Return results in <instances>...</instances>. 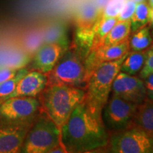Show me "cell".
Wrapping results in <instances>:
<instances>
[{"label": "cell", "instance_id": "cell-1", "mask_svg": "<svg viewBox=\"0 0 153 153\" xmlns=\"http://www.w3.org/2000/svg\"><path fill=\"white\" fill-rule=\"evenodd\" d=\"M109 136L102 118L91 111L84 100L61 128V143L67 152H87L106 146Z\"/></svg>", "mask_w": 153, "mask_h": 153}, {"label": "cell", "instance_id": "cell-2", "mask_svg": "<svg viewBox=\"0 0 153 153\" xmlns=\"http://www.w3.org/2000/svg\"><path fill=\"white\" fill-rule=\"evenodd\" d=\"M42 93L41 108L60 130L76 106L85 100L86 95L79 87L62 85H48Z\"/></svg>", "mask_w": 153, "mask_h": 153}, {"label": "cell", "instance_id": "cell-3", "mask_svg": "<svg viewBox=\"0 0 153 153\" xmlns=\"http://www.w3.org/2000/svg\"><path fill=\"white\" fill-rule=\"evenodd\" d=\"M126 55L117 60L101 63L88 79L85 101L91 111L99 117L101 118L103 108L111 91L113 82L119 73L120 66Z\"/></svg>", "mask_w": 153, "mask_h": 153}, {"label": "cell", "instance_id": "cell-4", "mask_svg": "<svg viewBox=\"0 0 153 153\" xmlns=\"http://www.w3.org/2000/svg\"><path fill=\"white\" fill-rule=\"evenodd\" d=\"M59 144H62L60 128L40 108L25 137L21 152L49 153Z\"/></svg>", "mask_w": 153, "mask_h": 153}, {"label": "cell", "instance_id": "cell-5", "mask_svg": "<svg viewBox=\"0 0 153 153\" xmlns=\"http://www.w3.org/2000/svg\"><path fill=\"white\" fill-rule=\"evenodd\" d=\"M47 76V86L62 85L79 87L87 83L85 60L73 48H68Z\"/></svg>", "mask_w": 153, "mask_h": 153}, {"label": "cell", "instance_id": "cell-6", "mask_svg": "<svg viewBox=\"0 0 153 153\" xmlns=\"http://www.w3.org/2000/svg\"><path fill=\"white\" fill-rule=\"evenodd\" d=\"M108 143L115 153H153V133L133 125L114 132Z\"/></svg>", "mask_w": 153, "mask_h": 153}, {"label": "cell", "instance_id": "cell-7", "mask_svg": "<svg viewBox=\"0 0 153 153\" xmlns=\"http://www.w3.org/2000/svg\"><path fill=\"white\" fill-rule=\"evenodd\" d=\"M137 106L111 94L101 113L105 128L114 133L131 127Z\"/></svg>", "mask_w": 153, "mask_h": 153}, {"label": "cell", "instance_id": "cell-8", "mask_svg": "<svg viewBox=\"0 0 153 153\" xmlns=\"http://www.w3.org/2000/svg\"><path fill=\"white\" fill-rule=\"evenodd\" d=\"M36 116L11 119L0 116V153L21 152L25 137Z\"/></svg>", "mask_w": 153, "mask_h": 153}, {"label": "cell", "instance_id": "cell-9", "mask_svg": "<svg viewBox=\"0 0 153 153\" xmlns=\"http://www.w3.org/2000/svg\"><path fill=\"white\" fill-rule=\"evenodd\" d=\"M111 93L138 105L147 99L143 80L122 72H119L115 77Z\"/></svg>", "mask_w": 153, "mask_h": 153}, {"label": "cell", "instance_id": "cell-10", "mask_svg": "<svg viewBox=\"0 0 153 153\" xmlns=\"http://www.w3.org/2000/svg\"><path fill=\"white\" fill-rule=\"evenodd\" d=\"M41 108V101L33 97H15L0 103V116L11 119L36 116Z\"/></svg>", "mask_w": 153, "mask_h": 153}, {"label": "cell", "instance_id": "cell-11", "mask_svg": "<svg viewBox=\"0 0 153 153\" xmlns=\"http://www.w3.org/2000/svg\"><path fill=\"white\" fill-rule=\"evenodd\" d=\"M130 52L129 38L114 45L103 46L89 53L85 60L86 82L97 66L101 63L112 62L121 58Z\"/></svg>", "mask_w": 153, "mask_h": 153}, {"label": "cell", "instance_id": "cell-12", "mask_svg": "<svg viewBox=\"0 0 153 153\" xmlns=\"http://www.w3.org/2000/svg\"><path fill=\"white\" fill-rule=\"evenodd\" d=\"M66 51L58 44L43 43L33 55L30 68L33 70L48 74Z\"/></svg>", "mask_w": 153, "mask_h": 153}, {"label": "cell", "instance_id": "cell-13", "mask_svg": "<svg viewBox=\"0 0 153 153\" xmlns=\"http://www.w3.org/2000/svg\"><path fill=\"white\" fill-rule=\"evenodd\" d=\"M47 83V74L36 70L28 71L19 82L14 91L6 97L3 101L15 97H36L45 89Z\"/></svg>", "mask_w": 153, "mask_h": 153}, {"label": "cell", "instance_id": "cell-14", "mask_svg": "<svg viewBox=\"0 0 153 153\" xmlns=\"http://www.w3.org/2000/svg\"><path fill=\"white\" fill-rule=\"evenodd\" d=\"M32 56L24 48L16 47L0 48V68L7 67L19 70L30 62Z\"/></svg>", "mask_w": 153, "mask_h": 153}, {"label": "cell", "instance_id": "cell-15", "mask_svg": "<svg viewBox=\"0 0 153 153\" xmlns=\"http://www.w3.org/2000/svg\"><path fill=\"white\" fill-rule=\"evenodd\" d=\"M43 43L58 44L63 48L68 50L70 41L67 33L66 27L62 23H52L43 30Z\"/></svg>", "mask_w": 153, "mask_h": 153}, {"label": "cell", "instance_id": "cell-16", "mask_svg": "<svg viewBox=\"0 0 153 153\" xmlns=\"http://www.w3.org/2000/svg\"><path fill=\"white\" fill-rule=\"evenodd\" d=\"M101 14V10L92 2H85L75 15L76 28H92Z\"/></svg>", "mask_w": 153, "mask_h": 153}, {"label": "cell", "instance_id": "cell-17", "mask_svg": "<svg viewBox=\"0 0 153 153\" xmlns=\"http://www.w3.org/2000/svg\"><path fill=\"white\" fill-rule=\"evenodd\" d=\"M116 17H102L99 16L93 26L94 38L90 52L103 47L104 38L117 22ZM89 52V53H90Z\"/></svg>", "mask_w": 153, "mask_h": 153}, {"label": "cell", "instance_id": "cell-18", "mask_svg": "<svg viewBox=\"0 0 153 153\" xmlns=\"http://www.w3.org/2000/svg\"><path fill=\"white\" fill-rule=\"evenodd\" d=\"M133 124L153 133V99H146L137 106Z\"/></svg>", "mask_w": 153, "mask_h": 153}, {"label": "cell", "instance_id": "cell-19", "mask_svg": "<svg viewBox=\"0 0 153 153\" xmlns=\"http://www.w3.org/2000/svg\"><path fill=\"white\" fill-rule=\"evenodd\" d=\"M148 50L143 51H130L120 66V72L136 75L140 73L146 60Z\"/></svg>", "mask_w": 153, "mask_h": 153}, {"label": "cell", "instance_id": "cell-20", "mask_svg": "<svg viewBox=\"0 0 153 153\" xmlns=\"http://www.w3.org/2000/svg\"><path fill=\"white\" fill-rule=\"evenodd\" d=\"M94 33L92 28H76L73 48L85 60L92 47Z\"/></svg>", "mask_w": 153, "mask_h": 153}, {"label": "cell", "instance_id": "cell-21", "mask_svg": "<svg viewBox=\"0 0 153 153\" xmlns=\"http://www.w3.org/2000/svg\"><path fill=\"white\" fill-rule=\"evenodd\" d=\"M131 32V20L117 21L104 38L103 46L114 45L128 39Z\"/></svg>", "mask_w": 153, "mask_h": 153}, {"label": "cell", "instance_id": "cell-22", "mask_svg": "<svg viewBox=\"0 0 153 153\" xmlns=\"http://www.w3.org/2000/svg\"><path fill=\"white\" fill-rule=\"evenodd\" d=\"M153 43L149 26L134 31L133 36L129 38L130 51H143L148 50Z\"/></svg>", "mask_w": 153, "mask_h": 153}, {"label": "cell", "instance_id": "cell-23", "mask_svg": "<svg viewBox=\"0 0 153 153\" xmlns=\"http://www.w3.org/2000/svg\"><path fill=\"white\" fill-rule=\"evenodd\" d=\"M150 9L149 4L145 1L137 4L135 11L131 18L132 31L134 32L143 28L150 22Z\"/></svg>", "mask_w": 153, "mask_h": 153}, {"label": "cell", "instance_id": "cell-24", "mask_svg": "<svg viewBox=\"0 0 153 153\" xmlns=\"http://www.w3.org/2000/svg\"><path fill=\"white\" fill-rule=\"evenodd\" d=\"M28 71V69L25 67L19 69L15 76L0 83V103L14 91L19 82Z\"/></svg>", "mask_w": 153, "mask_h": 153}, {"label": "cell", "instance_id": "cell-25", "mask_svg": "<svg viewBox=\"0 0 153 153\" xmlns=\"http://www.w3.org/2000/svg\"><path fill=\"white\" fill-rule=\"evenodd\" d=\"M24 49L33 56L38 49L43 44V30H35L30 31L24 38Z\"/></svg>", "mask_w": 153, "mask_h": 153}, {"label": "cell", "instance_id": "cell-26", "mask_svg": "<svg viewBox=\"0 0 153 153\" xmlns=\"http://www.w3.org/2000/svg\"><path fill=\"white\" fill-rule=\"evenodd\" d=\"M125 3V0H110L106 7L101 10L102 17H117Z\"/></svg>", "mask_w": 153, "mask_h": 153}, {"label": "cell", "instance_id": "cell-27", "mask_svg": "<svg viewBox=\"0 0 153 153\" xmlns=\"http://www.w3.org/2000/svg\"><path fill=\"white\" fill-rule=\"evenodd\" d=\"M137 4L133 1V0H127L125 1L122 7L121 10L117 16L118 21H126L131 20V16H133L134 11H135V7Z\"/></svg>", "mask_w": 153, "mask_h": 153}, {"label": "cell", "instance_id": "cell-28", "mask_svg": "<svg viewBox=\"0 0 153 153\" xmlns=\"http://www.w3.org/2000/svg\"><path fill=\"white\" fill-rule=\"evenodd\" d=\"M153 73V46L148 51L146 60L141 71L139 73V77L143 79L148 74Z\"/></svg>", "mask_w": 153, "mask_h": 153}, {"label": "cell", "instance_id": "cell-29", "mask_svg": "<svg viewBox=\"0 0 153 153\" xmlns=\"http://www.w3.org/2000/svg\"><path fill=\"white\" fill-rule=\"evenodd\" d=\"M143 80L146 90L147 99H153V73L148 74Z\"/></svg>", "mask_w": 153, "mask_h": 153}, {"label": "cell", "instance_id": "cell-30", "mask_svg": "<svg viewBox=\"0 0 153 153\" xmlns=\"http://www.w3.org/2000/svg\"><path fill=\"white\" fill-rule=\"evenodd\" d=\"M18 70L7 68V67H1L0 68V83L6 80L13 77L16 74Z\"/></svg>", "mask_w": 153, "mask_h": 153}, {"label": "cell", "instance_id": "cell-31", "mask_svg": "<svg viewBox=\"0 0 153 153\" xmlns=\"http://www.w3.org/2000/svg\"><path fill=\"white\" fill-rule=\"evenodd\" d=\"M56 153V152H58V153H62V152H67V151L65 150V148H64V146H63L62 144H59L56 145V146L54 147V148L51 149V150H50L49 153Z\"/></svg>", "mask_w": 153, "mask_h": 153}, {"label": "cell", "instance_id": "cell-32", "mask_svg": "<svg viewBox=\"0 0 153 153\" xmlns=\"http://www.w3.org/2000/svg\"><path fill=\"white\" fill-rule=\"evenodd\" d=\"M151 26L153 27V7H151L150 9V22Z\"/></svg>", "mask_w": 153, "mask_h": 153}, {"label": "cell", "instance_id": "cell-33", "mask_svg": "<svg viewBox=\"0 0 153 153\" xmlns=\"http://www.w3.org/2000/svg\"><path fill=\"white\" fill-rule=\"evenodd\" d=\"M149 5L150 7H153V0H149Z\"/></svg>", "mask_w": 153, "mask_h": 153}, {"label": "cell", "instance_id": "cell-34", "mask_svg": "<svg viewBox=\"0 0 153 153\" xmlns=\"http://www.w3.org/2000/svg\"><path fill=\"white\" fill-rule=\"evenodd\" d=\"M133 1H135V3L137 4V3H140V2H142V1H144L145 0H133Z\"/></svg>", "mask_w": 153, "mask_h": 153}]
</instances>
